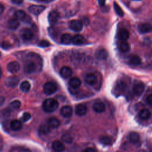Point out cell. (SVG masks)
<instances>
[{"label":"cell","instance_id":"40","mask_svg":"<svg viewBox=\"0 0 152 152\" xmlns=\"http://www.w3.org/2000/svg\"><path fill=\"white\" fill-rule=\"evenodd\" d=\"M31 21V18L30 17V16L27 15V16L26 17V18H25L22 21L24 22V23H30Z\"/></svg>","mask_w":152,"mask_h":152},{"label":"cell","instance_id":"16","mask_svg":"<svg viewBox=\"0 0 152 152\" xmlns=\"http://www.w3.org/2000/svg\"><path fill=\"white\" fill-rule=\"evenodd\" d=\"M72 73V69H71V68H69V66H64L60 69L61 75L65 78H68L70 76H71Z\"/></svg>","mask_w":152,"mask_h":152},{"label":"cell","instance_id":"43","mask_svg":"<svg viewBox=\"0 0 152 152\" xmlns=\"http://www.w3.org/2000/svg\"><path fill=\"white\" fill-rule=\"evenodd\" d=\"M81 20H82L81 23H83V24H84L87 25V24H88V23H89V20H88V19L87 18H86V17L83 18L81 19Z\"/></svg>","mask_w":152,"mask_h":152},{"label":"cell","instance_id":"35","mask_svg":"<svg viewBox=\"0 0 152 152\" xmlns=\"http://www.w3.org/2000/svg\"><path fill=\"white\" fill-rule=\"evenodd\" d=\"M100 142L104 144V145H109L112 143V140L110 137H107V136H103L100 139H99Z\"/></svg>","mask_w":152,"mask_h":152},{"label":"cell","instance_id":"10","mask_svg":"<svg viewBox=\"0 0 152 152\" xmlns=\"http://www.w3.org/2000/svg\"><path fill=\"white\" fill-rule=\"evenodd\" d=\"M96 57L100 60L106 59L108 56L107 51L103 48H99L96 50L95 52Z\"/></svg>","mask_w":152,"mask_h":152},{"label":"cell","instance_id":"37","mask_svg":"<svg viewBox=\"0 0 152 152\" xmlns=\"http://www.w3.org/2000/svg\"><path fill=\"white\" fill-rule=\"evenodd\" d=\"M62 140L63 141L66 143H71L72 142V138L68 134H65L62 137Z\"/></svg>","mask_w":152,"mask_h":152},{"label":"cell","instance_id":"20","mask_svg":"<svg viewBox=\"0 0 152 152\" xmlns=\"http://www.w3.org/2000/svg\"><path fill=\"white\" fill-rule=\"evenodd\" d=\"M93 109L94 112L97 113H102L105 110L106 107L103 103L99 102L95 103L93 105Z\"/></svg>","mask_w":152,"mask_h":152},{"label":"cell","instance_id":"8","mask_svg":"<svg viewBox=\"0 0 152 152\" xmlns=\"http://www.w3.org/2000/svg\"><path fill=\"white\" fill-rule=\"evenodd\" d=\"M21 36L22 38L25 40H30L33 36V33L32 30L29 28H24L21 31Z\"/></svg>","mask_w":152,"mask_h":152},{"label":"cell","instance_id":"38","mask_svg":"<svg viewBox=\"0 0 152 152\" xmlns=\"http://www.w3.org/2000/svg\"><path fill=\"white\" fill-rule=\"evenodd\" d=\"M39 46L42 47V48H46V47H48L50 46V43L45 40H43L39 42V44H38Z\"/></svg>","mask_w":152,"mask_h":152},{"label":"cell","instance_id":"50","mask_svg":"<svg viewBox=\"0 0 152 152\" xmlns=\"http://www.w3.org/2000/svg\"><path fill=\"white\" fill-rule=\"evenodd\" d=\"M43 1H45V0H43Z\"/></svg>","mask_w":152,"mask_h":152},{"label":"cell","instance_id":"7","mask_svg":"<svg viewBox=\"0 0 152 152\" xmlns=\"http://www.w3.org/2000/svg\"><path fill=\"white\" fill-rule=\"evenodd\" d=\"M36 65L34 62L33 61H28L27 62L24 66V71L26 73L28 74H31L34 72L36 70Z\"/></svg>","mask_w":152,"mask_h":152},{"label":"cell","instance_id":"9","mask_svg":"<svg viewBox=\"0 0 152 152\" xmlns=\"http://www.w3.org/2000/svg\"><path fill=\"white\" fill-rule=\"evenodd\" d=\"M59 17V14L58 12L56 11H52L49 12L48 15V21L50 24H55L58 20Z\"/></svg>","mask_w":152,"mask_h":152},{"label":"cell","instance_id":"44","mask_svg":"<svg viewBox=\"0 0 152 152\" xmlns=\"http://www.w3.org/2000/svg\"><path fill=\"white\" fill-rule=\"evenodd\" d=\"M23 0H11V2L14 4L19 5V4H21L23 2Z\"/></svg>","mask_w":152,"mask_h":152},{"label":"cell","instance_id":"33","mask_svg":"<svg viewBox=\"0 0 152 152\" xmlns=\"http://www.w3.org/2000/svg\"><path fill=\"white\" fill-rule=\"evenodd\" d=\"M113 8L115 11V12L118 15L119 17H122L124 15V11L121 8V7L116 2H113Z\"/></svg>","mask_w":152,"mask_h":152},{"label":"cell","instance_id":"46","mask_svg":"<svg viewBox=\"0 0 152 152\" xmlns=\"http://www.w3.org/2000/svg\"><path fill=\"white\" fill-rule=\"evenodd\" d=\"M5 102V99L2 96H0V106H2Z\"/></svg>","mask_w":152,"mask_h":152},{"label":"cell","instance_id":"41","mask_svg":"<svg viewBox=\"0 0 152 152\" xmlns=\"http://www.w3.org/2000/svg\"><path fill=\"white\" fill-rule=\"evenodd\" d=\"M146 101H147V103L149 105H151V102H152V96H151V94H149V95L147 96Z\"/></svg>","mask_w":152,"mask_h":152},{"label":"cell","instance_id":"1","mask_svg":"<svg viewBox=\"0 0 152 152\" xmlns=\"http://www.w3.org/2000/svg\"><path fill=\"white\" fill-rule=\"evenodd\" d=\"M59 103L58 101L52 98L46 99L42 105L43 109L46 112H53L57 109L58 107Z\"/></svg>","mask_w":152,"mask_h":152},{"label":"cell","instance_id":"47","mask_svg":"<svg viewBox=\"0 0 152 152\" xmlns=\"http://www.w3.org/2000/svg\"><path fill=\"white\" fill-rule=\"evenodd\" d=\"M4 9H5V8H4V5L2 3L0 2V14H2L4 12Z\"/></svg>","mask_w":152,"mask_h":152},{"label":"cell","instance_id":"27","mask_svg":"<svg viewBox=\"0 0 152 152\" xmlns=\"http://www.w3.org/2000/svg\"><path fill=\"white\" fill-rule=\"evenodd\" d=\"M31 87L30 83L28 81H23L20 86V89L21 91L24 93L28 92Z\"/></svg>","mask_w":152,"mask_h":152},{"label":"cell","instance_id":"49","mask_svg":"<svg viewBox=\"0 0 152 152\" xmlns=\"http://www.w3.org/2000/svg\"><path fill=\"white\" fill-rule=\"evenodd\" d=\"M134 1H141V0H134Z\"/></svg>","mask_w":152,"mask_h":152},{"label":"cell","instance_id":"12","mask_svg":"<svg viewBox=\"0 0 152 152\" xmlns=\"http://www.w3.org/2000/svg\"><path fill=\"white\" fill-rule=\"evenodd\" d=\"M138 30L141 34L147 33L151 31V26L148 23H142L138 26Z\"/></svg>","mask_w":152,"mask_h":152},{"label":"cell","instance_id":"18","mask_svg":"<svg viewBox=\"0 0 152 152\" xmlns=\"http://www.w3.org/2000/svg\"><path fill=\"white\" fill-rule=\"evenodd\" d=\"M84 80L87 84L90 86H94L97 82V78L94 74L90 73L86 75Z\"/></svg>","mask_w":152,"mask_h":152},{"label":"cell","instance_id":"11","mask_svg":"<svg viewBox=\"0 0 152 152\" xmlns=\"http://www.w3.org/2000/svg\"><path fill=\"white\" fill-rule=\"evenodd\" d=\"M144 87V84L142 83H138L135 84L133 87L134 94L137 96H140L143 93Z\"/></svg>","mask_w":152,"mask_h":152},{"label":"cell","instance_id":"36","mask_svg":"<svg viewBox=\"0 0 152 152\" xmlns=\"http://www.w3.org/2000/svg\"><path fill=\"white\" fill-rule=\"evenodd\" d=\"M30 118H31L30 113H28V112H24L23 114V116H22V118H21V120H22L23 122H26L27 121H28Z\"/></svg>","mask_w":152,"mask_h":152},{"label":"cell","instance_id":"28","mask_svg":"<svg viewBox=\"0 0 152 152\" xmlns=\"http://www.w3.org/2000/svg\"><path fill=\"white\" fill-rule=\"evenodd\" d=\"M27 16L26 13L23 10H17L14 13V17L17 18L18 20L23 21Z\"/></svg>","mask_w":152,"mask_h":152},{"label":"cell","instance_id":"14","mask_svg":"<svg viewBox=\"0 0 152 152\" xmlns=\"http://www.w3.org/2000/svg\"><path fill=\"white\" fill-rule=\"evenodd\" d=\"M87 111V107L83 104H78L75 107V113L78 116H83L86 114Z\"/></svg>","mask_w":152,"mask_h":152},{"label":"cell","instance_id":"2","mask_svg":"<svg viewBox=\"0 0 152 152\" xmlns=\"http://www.w3.org/2000/svg\"><path fill=\"white\" fill-rule=\"evenodd\" d=\"M43 92L46 95H51L53 94L57 90V86L53 82H48L43 86Z\"/></svg>","mask_w":152,"mask_h":152},{"label":"cell","instance_id":"31","mask_svg":"<svg viewBox=\"0 0 152 152\" xmlns=\"http://www.w3.org/2000/svg\"><path fill=\"white\" fill-rule=\"evenodd\" d=\"M10 109L11 110H18L21 107V102L19 100H14L9 104Z\"/></svg>","mask_w":152,"mask_h":152},{"label":"cell","instance_id":"17","mask_svg":"<svg viewBox=\"0 0 152 152\" xmlns=\"http://www.w3.org/2000/svg\"><path fill=\"white\" fill-rule=\"evenodd\" d=\"M72 42L75 45H82L86 43V39L82 35L77 34L72 37Z\"/></svg>","mask_w":152,"mask_h":152},{"label":"cell","instance_id":"26","mask_svg":"<svg viewBox=\"0 0 152 152\" xmlns=\"http://www.w3.org/2000/svg\"><path fill=\"white\" fill-rule=\"evenodd\" d=\"M129 33L126 29L123 28L119 31V38L121 40L123 41H126L129 38Z\"/></svg>","mask_w":152,"mask_h":152},{"label":"cell","instance_id":"4","mask_svg":"<svg viewBox=\"0 0 152 152\" xmlns=\"http://www.w3.org/2000/svg\"><path fill=\"white\" fill-rule=\"evenodd\" d=\"M45 7L43 5H31L28 8V11L30 13L36 15H39L45 10Z\"/></svg>","mask_w":152,"mask_h":152},{"label":"cell","instance_id":"24","mask_svg":"<svg viewBox=\"0 0 152 152\" xmlns=\"http://www.w3.org/2000/svg\"><path fill=\"white\" fill-rule=\"evenodd\" d=\"M72 37L68 33H64L61 37V42L64 45H68L72 42Z\"/></svg>","mask_w":152,"mask_h":152},{"label":"cell","instance_id":"45","mask_svg":"<svg viewBox=\"0 0 152 152\" xmlns=\"http://www.w3.org/2000/svg\"><path fill=\"white\" fill-rule=\"evenodd\" d=\"M105 2L106 0H98L99 5L101 7H104L105 5Z\"/></svg>","mask_w":152,"mask_h":152},{"label":"cell","instance_id":"25","mask_svg":"<svg viewBox=\"0 0 152 152\" xmlns=\"http://www.w3.org/2000/svg\"><path fill=\"white\" fill-rule=\"evenodd\" d=\"M139 116L143 120L148 119L151 117V112L147 109H144L140 112Z\"/></svg>","mask_w":152,"mask_h":152},{"label":"cell","instance_id":"42","mask_svg":"<svg viewBox=\"0 0 152 152\" xmlns=\"http://www.w3.org/2000/svg\"><path fill=\"white\" fill-rule=\"evenodd\" d=\"M83 152H96V151L94 148H93L91 147H88V148H86V149H84Z\"/></svg>","mask_w":152,"mask_h":152},{"label":"cell","instance_id":"39","mask_svg":"<svg viewBox=\"0 0 152 152\" xmlns=\"http://www.w3.org/2000/svg\"><path fill=\"white\" fill-rule=\"evenodd\" d=\"M2 46L4 49H8L9 48H11V45L8 42H4L2 44Z\"/></svg>","mask_w":152,"mask_h":152},{"label":"cell","instance_id":"29","mask_svg":"<svg viewBox=\"0 0 152 152\" xmlns=\"http://www.w3.org/2000/svg\"><path fill=\"white\" fill-rule=\"evenodd\" d=\"M141 62V58L137 55H132L129 59V63L133 65H138Z\"/></svg>","mask_w":152,"mask_h":152},{"label":"cell","instance_id":"19","mask_svg":"<svg viewBox=\"0 0 152 152\" xmlns=\"http://www.w3.org/2000/svg\"><path fill=\"white\" fill-rule=\"evenodd\" d=\"M52 148L56 152H61L65 150V145L60 141H55L52 144Z\"/></svg>","mask_w":152,"mask_h":152},{"label":"cell","instance_id":"22","mask_svg":"<svg viewBox=\"0 0 152 152\" xmlns=\"http://www.w3.org/2000/svg\"><path fill=\"white\" fill-rule=\"evenodd\" d=\"M48 124L49 127L52 128H56L59 126L60 121L58 118L55 117H52L48 119Z\"/></svg>","mask_w":152,"mask_h":152},{"label":"cell","instance_id":"15","mask_svg":"<svg viewBox=\"0 0 152 152\" xmlns=\"http://www.w3.org/2000/svg\"><path fill=\"white\" fill-rule=\"evenodd\" d=\"M61 114L65 118H69L72 114V109L69 106H64L61 109Z\"/></svg>","mask_w":152,"mask_h":152},{"label":"cell","instance_id":"30","mask_svg":"<svg viewBox=\"0 0 152 152\" xmlns=\"http://www.w3.org/2000/svg\"><path fill=\"white\" fill-rule=\"evenodd\" d=\"M131 47L128 42L126 41L122 42L120 45V49L123 52H128L130 50Z\"/></svg>","mask_w":152,"mask_h":152},{"label":"cell","instance_id":"34","mask_svg":"<svg viewBox=\"0 0 152 152\" xmlns=\"http://www.w3.org/2000/svg\"><path fill=\"white\" fill-rule=\"evenodd\" d=\"M39 132L42 134H47L50 132V127L48 125H41L39 128Z\"/></svg>","mask_w":152,"mask_h":152},{"label":"cell","instance_id":"48","mask_svg":"<svg viewBox=\"0 0 152 152\" xmlns=\"http://www.w3.org/2000/svg\"><path fill=\"white\" fill-rule=\"evenodd\" d=\"M2 75V69H1V68L0 67V78H1Z\"/></svg>","mask_w":152,"mask_h":152},{"label":"cell","instance_id":"32","mask_svg":"<svg viewBox=\"0 0 152 152\" xmlns=\"http://www.w3.org/2000/svg\"><path fill=\"white\" fill-rule=\"evenodd\" d=\"M129 140L132 142L136 143L140 140V135L136 132H132L129 134Z\"/></svg>","mask_w":152,"mask_h":152},{"label":"cell","instance_id":"13","mask_svg":"<svg viewBox=\"0 0 152 152\" xmlns=\"http://www.w3.org/2000/svg\"><path fill=\"white\" fill-rule=\"evenodd\" d=\"M8 27L11 30H15L17 29L19 26H20V22L19 20L16 18L15 17H13L10 18L7 24Z\"/></svg>","mask_w":152,"mask_h":152},{"label":"cell","instance_id":"5","mask_svg":"<svg viewBox=\"0 0 152 152\" xmlns=\"http://www.w3.org/2000/svg\"><path fill=\"white\" fill-rule=\"evenodd\" d=\"M69 26L71 30H72L73 31H76V32H79V31H81V30L83 28V24L81 21L74 20L69 22Z\"/></svg>","mask_w":152,"mask_h":152},{"label":"cell","instance_id":"23","mask_svg":"<svg viewBox=\"0 0 152 152\" xmlns=\"http://www.w3.org/2000/svg\"><path fill=\"white\" fill-rule=\"evenodd\" d=\"M81 81L78 78L73 77L69 81V86L72 88H78L81 86Z\"/></svg>","mask_w":152,"mask_h":152},{"label":"cell","instance_id":"6","mask_svg":"<svg viewBox=\"0 0 152 152\" xmlns=\"http://www.w3.org/2000/svg\"><path fill=\"white\" fill-rule=\"evenodd\" d=\"M7 69L11 73H16L20 69V65L17 61H11L7 64Z\"/></svg>","mask_w":152,"mask_h":152},{"label":"cell","instance_id":"21","mask_svg":"<svg viewBox=\"0 0 152 152\" xmlns=\"http://www.w3.org/2000/svg\"><path fill=\"white\" fill-rule=\"evenodd\" d=\"M10 127L11 129L14 131H19L22 128V123L19 120H12L10 123Z\"/></svg>","mask_w":152,"mask_h":152},{"label":"cell","instance_id":"3","mask_svg":"<svg viewBox=\"0 0 152 152\" xmlns=\"http://www.w3.org/2000/svg\"><path fill=\"white\" fill-rule=\"evenodd\" d=\"M19 83V79L16 76H10L5 78L4 83L7 87H15Z\"/></svg>","mask_w":152,"mask_h":152}]
</instances>
